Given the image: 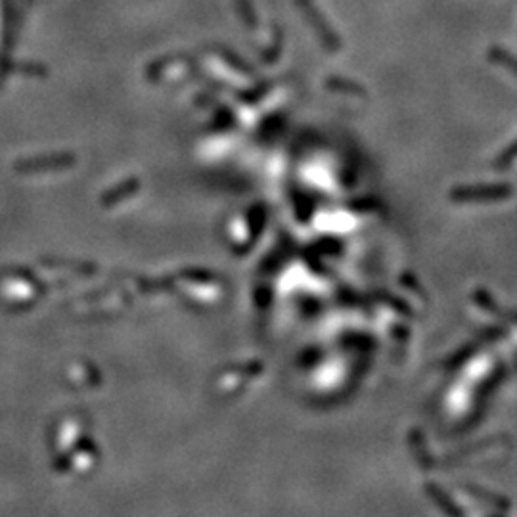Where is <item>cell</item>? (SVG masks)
Returning <instances> with one entry per match:
<instances>
[{"label":"cell","instance_id":"cell-2","mask_svg":"<svg viewBox=\"0 0 517 517\" xmlns=\"http://www.w3.org/2000/svg\"><path fill=\"white\" fill-rule=\"evenodd\" d=\"M510 188L504 186H483V188H458L452 192V197L458 202H481V199H500L508 197Z\"/></svg>","mask_w":517,"mask_h":517},{"label":"cell","instance_id":"cell-3","mask_svg":"<svg viewBox=\"0 0 517 517\" xmlns=\"http://www.w3.org/2000/svg\"><path fill=\"white\" fill-rule=\"evenodd\" d=\"M492 56H495L497 62L502 63L504 67H508V70H511L513 73H517V60H513L510 54H506V52H502V50H495V52H492Z\"/></svg>","mask_w":517,"mask_h":517},{"label":"cell","instance_id":"cell-1","mask_svg":"<svg viewBox=\"0 0 517 517\" xmlns=\"http://www.w3.org/2000/svg\"><path fill=\"white\" fill-rule=\"evenodd\" d=\"M305 2V8H307V15H308V20H310V23L315 25V31H316V35H318V39L322 41V44L326 46V48L329 50H337L341 44H339V37L332 31V29L328 27V21L324 20V15L320 14V10H318V6H313L308 0H303Z\"/></svg>","mask_w":517,"mask_h":517}]
</instances>
